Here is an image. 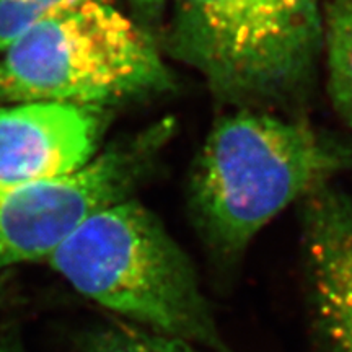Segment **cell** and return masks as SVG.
<instances>
[{"instance_id": "1", "label": "cell", "mask_w": 352, "mask_h": 352, "mask_svg": "<svg viewBox=\"0 0 352 352\" xmlns=\"http://www.w3.org/2000/svg\"><path fill=\"white\" fill-rule=\"evenodd\" d=\"M347 171L352 138L266 109H235L197 152L189 202L210 252L232 263L283 210Z\"/></svg>"}, {"instance_id": "2", "label": "cell", "mask_w": 352, "mask_h": 352, "mask_svg": "<svg viewBox=\"0 0 352 352\" xmlns=\"http://www.w3.org/2000/svg\"><path fill=\"white\" fill-rule=\"evenodd\" d=\"M47 261L78 294L127 323L233 352L191 259L142 202L126 197L96 210Z\"/></svg>"}, {"instance_id": "3", "label": "cell", "mask_w": 352, "mask_h": 352, "mask_svg": "<svg viewBox=\"0 0 352 352\" xmlns=\"http://www.w3.org/2000/svg\"><path fill=\"white\" fill-rule=\"evenodd\" d=\"M327 0H173L166 50L235 109H287L314 90Z\"/></svg>"}, {"instance_id": "4", "label": "cell", "mask_w": 352, "mask_h": 352, "mask_svg": "<svg viewBox=\"0 0 352 352\" xmlns=\"http://www.w3.org/2000/svg\"><path fill=\"white\" fill-rule=\"evenodd\" d=\"M171 85L152 33L108 0L47 13L0 57V103L95 107Z\"/></svg>"}, {"instance_id": "5", "label": "cell", "mask_w": 352, "mask_h": 352, "mask_svg": "<svg viewBox=\"0 0 352 352\" xmlns=\"http://www.w3.org/2000/svg\"><path fill=\"white\" fill-rule=\"evenodd\" d=\"M171 132L170 122L158 124L59 178L0 182V271L50 259L83 220L126 199Z\"/></svg>"}, {"instance_id": "6", "label": "cell", "mask_w": 352, "mask_h": 352, "mask_svg": "<svg viewBox=\"0 0 352 352\" xmlns=\"http://www.w3.org/2000/svg\"><path fill=\"white\" fill-rule=\"evenodd\" d=\"M298 204L316 333L327 352H352V197L324 183Z\"/></svg>"}, {"instance_id": "7", "label": "cell", "mask_w": 352, "mask_h": 352, "mask_svg": "<svg viewBox=\"0 0 352 352\" xmlns=\"http://www.w3.org/2000/svg\"><path fill=\"white\" fill-rule=\"evenodd\" d=\"M95 107L26 101L0 108V182L76 173L94 160L101 134Z\"/></svg>"}, {"instance_id": "8", "label": "cell", "mask_w": 352, "mask_h": 352, "mask_svg": "<svg viewBox=\"0 0 352 352\" xmlns=\"http://www.w3.org/2000/svg\"><path fill=\"white\" fill-rule=\"evenodd\" d=\"M323 59L329 101L352 129V0H328L324 6Z\"/></svg>"}, {"instance_id": "9", "label": "cell", "mask_w": 352, "mask_h": 352, "mask_svg": "<svg viewBox=\"0 0 352 352\" xmlns=\"http://www.w3.org/2000/svg\"><path fill=\"white\" fill-rule=\"evenodd\" d=\"M83 352H201L191 342L135 327L114 324L88 341Z\"/></svg>"}, {"instance_id": "10", "label": "cell", "mask_w": 352, "mask_h": 352, "mask_svg": "<svg viewBox=\"0 0 352 352\" xmlns=\"http://www.w3.org/2000/svg\"><path fill=\"white\" fill-rule=\"evenodd\" d=\"M43 16L46 15H41L21 0H0V54L19 41Z\"/></svg>"}, {"instance_id": "11", "label": "cell", "mask_w": 352, "mask_h": 352, "mask_svg": "<svg viewBox=\"0 0 352 352\" xmlns=\"http://www.w3.org/2000/svg\"><path fill=\"white\" fill-rule=\"evenodd\" d=\"M129 3L135 13L138 23L151 32L164 19L168 0H129Z\"/></svg>"}, {"instance_id": "12", "label": "cell", "mask_w": 352, "mask_h": 352, "mask_svg": "<svg viewBox=\"0 0 352 352\" xmlns=\"http://www.w3.org/2000/svg\"><path fill=\"white\" fill-rule=\"evenodd\" d=\"M21 2L28 3L30 7H33L41 15H47V13L59 10V8L76 6V3L85 2V0H21ZM108 2H114V0H108Z\"/></svg>"}, {"instance_id": "13", "label": "cell", "mask_w": 352, "mask_h": 352, "mask_svg": "<svg viewBox=\"0 0 352 352\" xmlns=\"http://www.w3.org/2000/svg\"><path fill=\"white\" fill-rule=\"evenodd\" d=\"M0 352H23L16 346H13L12 342H0Z\"/></svg>"}]
</instances>
